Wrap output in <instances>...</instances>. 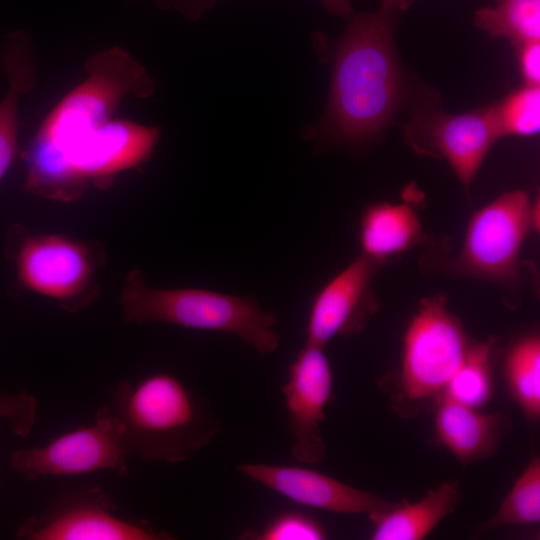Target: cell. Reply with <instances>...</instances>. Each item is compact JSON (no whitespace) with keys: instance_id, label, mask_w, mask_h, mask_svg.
<instances>
[{"instance_id":"cell-1","label":"cell","mask_w":540,"mask_h":540,"mask_svg":"<svg viewBox=\"0 0 540 540\" xmlns=\"http://www.w3.org/2000/svg\"><path fill=\"white\" fill-rule=\"evenodd\" d=\"M392 17H354L336 47L328 106L319 128L335 140L358 144L379 134L400 104L403 77Z\"/></svg>"},{"instance_id":"cell-2","label":"cell","mask_w":540,"mask_h":540,"mask_svg":"<svg viewBox=\"0 0 540 540\" xmlns=\"http://www.w3.org/2000/svg\"><path fill=\"white\" fill-rule=\"evenodd\" d=\"M105 406L131 455L149 462H183L222 428L206 398L169 372L121 381Z\"/></svg>"},{"instance_id":"cell-3","label":"cell","mask_w":540,"mask_h":540,"mask_svg":"<svg viewBox=\"0 0 540 540\" xmlns=\"http://www.w3.org/2000/svg\"><path fill=\"white\" fill-rule=\"evenodd\" d=\"M86 77L49 112L22 152L25 169L40 166L112 119L128 96L147 99L156 87L146 69L113 46L85 62Z\"/></svg>"},{"instance_id":"cell-4","label":"cell","mask_w":540,"mask_h":540,"mask_svg":"<svg viewBox=\"0 0 540 540\" xmlns=\"http://www.w3.org/2000/svg\"><path fill=\"white\" fill-rule=\"evenodd\" d=\"M119 305L130 323L164 322L187 329L233 334L261 354L276 351L280 334L277 316L253 296H238L201 288L149 287L143 273H128Z\"/></svg>"},{"instance_id":"cell-5","label":"cell","mask_w":540,"mask_h":540,"mask_svg":"<svg viewBox=\"0 0 540 540\" xmlns=\"http://www.w3.org/2000/svg\"><path fill=\"white\" fill-rule=\"evenodd\" d=\"M472 343L443 298L420 303L403 336L399 369L385 384L399 417H417L434 408Z\"/></svg>"},{"instance_id":"cell-6","label":"cell","mask_w":540,"mask_h":540,"mask_svg":"<svg viewBox=\"0 0 540 540\" xmlns=\"http://www.w3.org/2000/svg\"><path fill=\"white\" fill-rule=\"evenodd\" d=\"M159 138L158 126L112 118L53 159L28 170L24 188L61 202L78 199L89 186L108 189L116 175L146 163Z\"/></svg>"},{"instance_id":"cell-7","label":"cell","mask_w":540,"mask_h":540,"mask_svg":"<svg viewBox=\"0 0 540 540\" xmlns=\"http://www.w3.org/2000/svg\"><path fill=\"white\" fill-rule=\"evenodd\" d=\"M6 238L21 289L50 298L71 312L97 298L95 278L107 260L99 243L61 234H34L18 224Z\"/></svg>"},{"instance_id":"cell-8","label":"cell","mask_w":540,"mask_h":540,"mask_svg":"<svg viewBox=\"0 0 540 540\" xmlns=\"http://www.w3.org/2000/svg\"><path fill=\"white\" fill-rule=\"evenodd\" d=\"M539 204L523 191L502 194L470 218L462 248L451 262L457 274L511 287L519 277L526 237L539 228Z\"/></svg>"},{"instance_id":"cell-9","label":"cell","mask_w":540,"mask_h":540,"mask_svg":"<svg viewBox=\"0 0 540 540\" xmlns=\"http://www.w3.org/2000/svg\"><path fill=\"white\" fill-rule=\"evenodd\" d=\"M131 456L117 423L104 405L93 422L67 431L41 446L14 451L9 457V466L27 480L107 470L126 476Z\"/></svg>"},{"instance_id":"cell-10","label":"cell","mask_w":540,"mask_h":540,"mask_svg":"<svg viewBox=\"0 0 540 540\" xmlns=\"http://www.w3.org/2000/svg\"><path fill=\"white\" fill-rule=\"evenodd\" d=\"M16 536L26 540H168L174 537L148 521L126 517L100 487H84L59 497L41 514L21 522Z\"/></svg>"},{"instance_id":"cell-11","label":"cell","mask_w":540,"mask_h":540,"mask_svg":"<svg viewBox=\"0 0 540 540\" xmlns=\"http://www.w3.org/2000/svg\"><path fill=\"white\" fill-rule=\"evenodd\" d=\"M282 395L293 459L301 464L322 463L326 445L321 426L333 398V374L324 347L305 342L288 365Z\"/></svg>"},{"instance_id":"cell-12","label":"cell","mask_w":540,"mask_h":540,"mask_svg":"<svg viewBox=\"0 0 540 540\" xmlns=\"http://www.w3.org/2000/svg\"><path fill=\"white\" fill-rule=\"evenodd\" d=\"M380 266L361 254L323 285L310 307L305 342L325 347L366 326L377 309L371 285Z\"/></svg>"},{"instance_id":"cell-13","label":"cell","mask_w":540,"mask_h":540,"mask_svg":"<svg viewBox=\"0 0 540 540\" xmlns=\"http://www.w3.org/2000/svg\"><path fill=\"white\" fill-rule=\"evenodd\" d=\"M238 470L295 503L334 513L369 515L396 503L305 467L242 463Z\"/></svg>"},{"instance_id":"cell-14","label":"cell","mask_w":540,"mask_h":540,"mask_svg":"<svg viewBox=\"0 0 540 540\" xmlns=\"http://www.w3.org/2000/svg\"><path fill=\"white\" fill-rule=\"evenodd\" d=\"M418 147L444 157L466 189H469L493 143L500 138L492 107L452 115L441 111L421 113L417 120Z\"/></svg>"},{"instance_id":"cell-15","label":"cell","mask_w":540,"mask_h":540,"mask_svg":"<svg viewBox=\"0 0 540 540\" xmlns=\"http://www.w3.org/2000/svg\"><path fill=\"white\" fill-rule=\"evenodd\" d=\"M434 410V439L462 465L492 456L510 420L501 413H483L445 397Z\"/></svg>"},{"instance_id":"cell-16","label":"cell","mask_w":540,"mask_h":540,"mask_svg":"<svg viewBox=\"0 0 540 540\" xmlns=\"http://www.w3.org/2000/svg\"><path fill=\"white\" fill-rule=\"evenodd\" d=\"M462 499L457 481H443L429 489L418 501L396 502L387 510L368 516L373 540H421L447 516L452 514Z\"/></svg>"},{"instance_id":"cell-17","label":"cell","mask_w":540,"mask_h":540,"mask_svg":"<svg viewBox=\"0 0 540 540\" xmlns=\"http://www.w3.org/2000/svg\"><path fill=\"white\" fill-rule=\"evenodd\" d=\"M2 65L8 79V90L0 101V181L17 153L19 100L37 83L34 47L25 31L15 30L6 37Z\"/></svg>"},{"instance_id":"cell-18","label":"cell","mask_w":540,"mask_h":540,"mask_svg":"<svg viewBox=\"0 0 540 540\" xmlns=\"http://www.w3.org/2000/svg\"><path fill=\"white\" fill-rule=\"evenodd\" d=\"M423 238L416 211L405 203H376L363 212L359 225L362 255L382 264L409 250Z\"/></svg>"},{"instance_id":"cell-19","label":"cell","mask_w":540,"mask_h":540,"mask_svg":"<svg viewBox=\"0 0 540 540\" xmlns=\"http://www.w3.org/2000/svg\"><path fill=\"white\" fill-rule=\"evenodd\" d=\"M507 389L526 419L540 420V337L524 334L508 348L503 362Z\"/></svg>"},{"instance_id":"cell-20","label":"cell","mask_w":540,"mask_h":540,"mask_svg":"<svg viewBox=\"0 0 540 540\" xmlns=\"http://www.w3.org/2000/svg\"><path fill=\"white\" fill-rule=\"evenodd\" d=\"M493 345V340L473 341L442 397L475 409L491 400L494 393Z\"/></svg>"},{"instance_id":"cell-21","label":"cell","mask_w":540,"mask_h":540,"mask_svg":"<svg viewBox=\"0 0 540 540\" xmlns=\"http://www.w3.org/2000/svg\"><path fill=\"white\" fill-rule=\"evenodd\" d=\"M476 24L493 37L523 44L540 39V0H498L476 14Z\"/></svg>"},{"instance_id":"cell-22","label":"cell","mask_w":540,"mask_h":540,"mask_svg":"<svg viewBox=\"0 0 540 540\" xmlns=\"http://www.w3.org/2000/svg\"><path fill=\"white\" fill-rule=\"evenodd\" d=\"M540 522V458L534 456L513 483L486 529Z\"/></svg>"},{"instance_id":"cell-23","label":"cell","mask_w":540,"mask_h":540,"mask_svg":"<svg viewBox=\"0 0 540 540\" xmlns=\"http://www.w3.org/2000/svg\"><path fill=\"white\" fill-rule=\"evenodd\" d=\"M500 137L531 136L540 130V89L526 85L513 92L501 104L492 107Z\"/></svg>"},{"instance_id":"cell-24","label":"cell","mask_w":540,"mask_h":540,"mask_svg":"<svg viewBox=\"0 0 540 540\" xmlns=\"http://www.w3.org/2000/svg\"><path fill=\"white\" fill-rule=\"evenodd\" d=\"M243 536L257 540H321L327 538V533L315 518L292 510L275 516L259 531H248Z\"/></svg>"},{"instance_id":"cell-25","label":"cell","mask_w":540,"mask_h":540,"mask_svg":"<svg viewBox=\"0 0 540 540\" xmlns=\"http://www.w3.org/2000/svg\"><path fill=\"white\" fill-rule=\"evenodd\" d=\"M39 403L28 391L0 393V422L20 437H26L36 424Z\"/></svg>"},{"instance_id":"cell-26","label":"cell","mask_w":540,"mask_h":540,"mask_svg":"<svg viewBox=\"0 0 540 540\" xmlns=\"http://www.w3.org/2000/svg\"><path fill=\"white\" fill-rule=\"evenodd\" d=\"M520 68L527 85L539 86L540 82V43L530 41L521 44Z\"/></svg>"},{"instance_id":"cell-27","label":"cell","mask_w":540,"mask_h":540,"mask_svg":"<svg viewBox=\"0 0 540 540\" xmlns=\"http://www.w3.org/2000/svg\"><path fill=\"white\" fill-rule=\"evenodd\" d=\"M162 9L173 8L188 19H198L215 0H151Z\"/></svg>"},{"instance_id":"cell-28","label":"cell","mask_w":540,"mask_h":540,"mask_svg":"<svg viewBox=\"0 0 540 540\" xmlns=\"http://www.w3.org/2000/svg\"><path fill=\"white\" fill-rule=\"evenodd\" d=\"M325 9L333 15L349 18L353 14L350 0H320Z\"/></svg>"},{"instance_id":"cell-29","label":"cell","mask_w":540,"mask_h":540,"mask_svg":"<svg viewBox=\"0 0 540 540\" xmlns=\"http://www.w3.org/2000/svg\"><path fill=\"white\" fill-rule=\"evenodd\" d=\"M402 0H381L380 12L393 16Z\"/></svg>"}]
</instances>
